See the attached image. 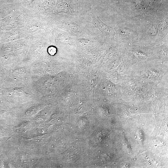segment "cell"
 <instances>
[{
    "instance_id": "6da1fadb",
    "label": "cell",
    "mask_w": 168,
    "mask_h": 168,
    "mask_svg": "<svg viewBox=\"0 0 168 168\" xmlns=\"http://www.w3.org/2000/svg\"><path fill=\"white\" fill-rule=\"evenodd\" d=\"M93 21L95 26L103 31L108 33L111 32V29L110 27L103 23L98 17L96 18L94 17Z\"/></svg>"
}]
</instances>
